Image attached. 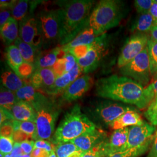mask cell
<instances>
[{
    "label": "cell",
    "mask_w": 157,
    "mask_h": 157,
    "mask_svg": "<svg viewBox=\"0 0 157 157\" xmlns=\"http://www.w3.org/2000/svg\"><path fill=\"white\" fill-rule=\"evenodd\" d=\"M122 17L119 1L115 0L100 1L90 14L88 28L92 29L98 36L107 30L118 26Z\"/></svg>",
    "instance_id": "obj_4"
},
{
    "label": "cell",
    "mask_w": 157,
    "mask_h": 157,
    "mask_svg": "<svg viewBox=\"0 0 157 157\" xmlns=\"http://www.w3.org/2000/svg\"><path fill=\"white\" fill-rule=\"evenodd\" d=\"M48 157H56V154L55 151L52 152Z\"/></svg>",
    "instance_id": "obj_55"
},
{
    "label": "cell",
    "mask_w": 157,
    "mask_h": 157,
    "mask_svg": "<svg viewBox=\"0 0 157 157\" xmlns=\"http://www.w3.org/2000/svg\"><path fill=\"white\" fill-rule=\"evenodd\" d=\"M91 47V44L89 45H78L71 48L67 52H70L77 60H78L86 56L90 50Z\"/></svg>",
    "instance_id": "obj_38"
},
{
    "label": "cell",
    "mask_w": 157,
    "mask_h": 157,
    "mask_svg": "<svg viewBox=\"0 0 157 157\" xmlns=\"http://www.w3.org/2000/svg\"><path fill=\"white\" fill-rule=\"evenodd\" d=\"M19 100H18L15 92L12 91L5 88L1 87L0 91V106L6 110L11 111V110Z\"/></svg>",
    "instance_id": "obj_28"
},
{
    "label": "cell",
    "mask_w": 157,
    "mask_h": 157,
    "mask_svg": "<svg viewBox=\"0 0 157 157\" xmlns=\"http://www.w3.org/2000/svg\"><path fill=\"white\" fill-rule=\"evenodd\" d=\"M34 144H35L34 141L28 140L21 143L20 147L24 154H30L33 150Z\"/></svg>",
    "instance_id": "obj_42"
},
{
    "label": "cell",
    "mask_w": 157,
    "mask_h": 157,
    "mask_svg": "<svg viewBox=\"0 0 157 157\" xmlns=\"http://www.w3.org/2000/svg\"><path fill=\"white\" fill-rule=\"evenodd\" d=\"M149 94L153 100L155 97H157V79L153 81L151 84H149L146 87Z\"/></svg>",
    "instance_id": "obj_46"
},
{
    "label": "cell",
    "mask_w": 157,
    "mask_h": 157,
    "mask_svg": "<svg viewBox=\"0 0 157 157\" xmlns=\"http://www.w3.org/2000/svg\"><path fill=\"white\" fill-rule=\"evenodd\" d=\"M96 128L97 126L82 112L80 106L76 104L66 112L51 139V142L56 145L73 140Z\"/></svg>",
    "instance_id": "obj_3"
},
{
    "label": "cell",
    "mask_w": 157,
    "mask_h": 157,
    "mask_svg": "<svg viewBox=\"0 0 157 157\" xmlns=\"http://www.w3.org/2000/svg\"><path fill=\"white\" fill-rule=\"evenodd\" d=\"M105 139V132L97 127L70 141L76 146L79 150L85 152Z\"/></svg>",
    "instance_id": "obj_14"
},
{
    "label": "cell",
    "mask_w": 157,
    "mask_h": 157,
    "mask_svg": "<svg viewBox=\"0 0 157 157\" xmlns=\"http://www.w3.org/2000/svg\"><path fill=\"white\" fill-rule=\"evenodd\" d=\"M1 82L3 87L13 92H17L26 85L22 78L10 69H6L2 73Z\"/></svg>",
    "instance_id": "obj_25"
},
{
    "label": "cell",
    "mask_w": 157,
    "mask_h": 157,
    "mask_svg": "<svg viewBox=\"0 0 157 157\" xmlns=\"http://www.w3.org/2000/svg\"><path fill=\"white\" fill-rule=\"evenodd\" d=\"M17 157H31V156H30V154H26L23 153L22 154H21V155Z\"/></svg>",
    "instance_id": "obj_54"
},
{
    "label": "cell",
    "mask_w": 157,
    "mask_h": 157,
    "mask_svg": "<svg viewBox=\"0 0 157 157\" xmlns=\"http://www.w3.org/2000/svg\"><path fill=\"white\" fill-rule=\"evenodd\" d=\"M129 131V128L115 130L105 143L107 156L128 150Z\"/></svg>",
    "instance_id": "obj_15"
},
{
    "label": "cell",
    "mask_w": 157,
    "mask_h": 157,
    "mask_svg": "<svg viewBox=\"0 0 157 157\" xmlns=\"http://www.w3.org/2000/svg\"><path fill=\"white\" fill-rule=\"evenodd\" d=\"M152 143H148L138 148H129L122 152H119L109 155L106 157H139L148 151L151 146Z\"/></svg>",
    "instance_id": "obj_32"
},
{
    "label": "cell",
    "mask_w": 157,
    "mask_h": 157,
    "mask_svg": "<svg viewBox=\"0 0 157 157\" xmlns=\"http://www.w3.org/2000/svg\"><path fill=\"white\" fill-rule=\"evenodd\" d=\"M12 139L15 143H21L24 141L32 139L29 136L23 133L21 130L14 131L12 136Z\"/></svg>",
    "instance_id": "obj_43"
},
{
    "label": "cell",
    "mask_w": 157,
    "mask_h": 157,
    "mask_svg": "<svg viewBox=\"0 0 157 157\" xmlns=\"http://www.w3.org/2000/svg\"><path fill=\"white\" fill-rule=\"evenodd\" d=\"M17 1L11 0V1H0V6L1 10L2 11L7 10H12L13 7L17 4Z\"/></svg>",
    "instance_id": "obj_45"
},
{
    "label": "cell",
    "mask_w": 157,
    "mask_h": 157,
    "mask_svg": "<svg viewBox=\"0 0 157 157\" xmlns=\"http://www.w3.org/2000/svg\"><path fill=\"white\" fill-rule=\"evenodd\" d=\"M51 154L44 149L34 148L33 151L30 154L31 157H48Z\"/></svg>",
    "instance_id": "obj_47"
},
{
    "label": "cell",
    "mask_w": 157,
    "mask_h": 157,
    "mask_svg": "<svg viewBox=\"0 0 157 157\" xmlns=\"http://www.w3.org/2000/svg\"><path fill=\"white\" fill-rule=\"evenodd\" d=\"M95 92L101 98L135 105L140 109L148 107L152 100L141 84L133 79L116 75L98 79L95 83Z\"/></svg>",
    "instance_id": "obj_1"
},
{
    "label": "cell",
    "mask_w": 157,
    "mask_h": 157,
    "mask_svg": "<svg viewBox=\"0 0 157 157\" xmlns=\"http://www.w3.org/2000/svg\"><path fill=\"white\" fill-rule=\"evenodd\" d=\"M150 39L157 41V26H155L150 31Z\"/></svg>",
    "instance_id": "obj_52"
},
{
    "label": "cell",
    "mask_w": 157,
    "mask_h": 157,
    "mask_svg": "<svg viewBox=\"0 0 157 157\" xmlns=\"http://www.w3.org/2000/svg\"><path fill=\"white\" fill-rule=\"evenodd\" d=\"M107 139L96 146L93 147L90 150L83 152L81 157H106L107 152L105 149V143Z\"/></svg>",
    "instance_id": "obj_34"
},
{
    "label": "cell",
    "mask_w": 157,
    "mask_h": 157,
    "mask_svg": "<svg viewBox=\"0 0 157 157\" xmlns=\"http://www.w3.org/2000/svg\"><path fill=\"white\" fill-rule=\"evenodd\" d=\"M137 110L135 107L110 101L91 103L84 109L85 114L97 127L109 126L117 118L129 111Z\"/></svg>",
    "instance_id": "obj_5"
},
{
    "label": "cell",
    "mask_w": 157,
    "mask_h": 157,
    "mask_svg": "<svg viewBox=\"0 0 157 157\" xmlns=\"http://www.w3.org/2000/svg\"><path fill=\"white\" fill-rule=\"evenodd\" d=\"M61 15L59 44L66 45L87 28L94 1L91 0L58 1Z\"/></svg>",
    "instance_id": "obj_2"
},
{
    "label": "cell",
    "mask_w": 157,
    "mask_h": 157,
    "mask_svg": "<svg viewBox=\"0 0 157 157\" xmlns=\"http://www.w3.org/2000/svg\"><path fill=\"white\" fill-rule=\"evenodd\" d=\"M154 1L157 3V0H154Z\"/></svg>",
    "instance_id": "obj_58"
},
{
    "label": "cell",
    "mask_w": 157,
    "mask_h": 157,
    "mask_svg": "<svg viewBox=\"0 0 157 157\" xmlns=\"http://www.w3.org/2000/svg\"><path fill=\"white\" fill-rule=\"evenodd\" d=\"M147 157H157V130L155 133V136L152 143L151 150Z\"/></svg>",
    "instance_id": "obj_49"
},
{
    "label": "cell",
    "mask_w": 157,
    "mask_h": 157,
    "mask_svg": "<svg viewBox=\"0 0 157 157\" xmlns=\"http://www.w3.org/2000/svg\"><path fill=\"white\" fill-rule=\"evenodd\" d=\"M19 101H25L30 104L36 110L49 100L48 97L41 94L32 85H25L15 92Z\"/></svg>",
    "instance_id": "obj_18"
},
{
    "label": "cell",
    "mask_w": 157,
    "mask_h": 157,
    "mask_svg": "<svg viewBox=\"0 0 157 157\" xmlns=\"http://www.w3.org/2000/svg\"><path fill=\"white\" fill-rule=\"evenodd\" d=\"M15 142L13 139L1 136L0 137V155L1 157H6L11 154L13 149Z\"/></svg>",
    "instance_id": "obj_36"
},
{
    "label": "cell",
    "mask_w": 157,
    "mask_h": 157,
    "mask_svg": "<svg viewBox=\"0 0 157 157\" xmlns=\"http://www.w3.org/2000/svg\"><path fill=\"white\" fill-rule=\"evenodd\" d=\"M37 139H51L55 132L56 121L61 112L59 105L49 99L36 110Z\"/></svg>",
    "instance_id": "obj_6"
},
{
    "label": "cell",
    "mask_w": 157,
    "mask_h": 157,
    "mask_svg": "<svg viewBox=\"0 0 157 157\" xmlns=\"http://www.w3.org/2000/svg\"><path fill=\"white\" fill-rule=\"evenodd\" d=\"M149 13L154 18L155 22L157 21V3L154 1V3L152 4L151 7L149 11Z\"/></svg>",
    "instance_id": "obj_51"
},
{
    "label": "cell",
    "mask_w": 157,
    "mask_h": 157,
    "mask_svg": "<svg viewBox=\"0 0 157 157\" xmlns=\"http://www.w3.org/2000/svg\"><path fill=\"white\" fill-rule=\"evenodd\" d=\"M155 26H157V21H156V22H155Z\"/></svg>",
    "instance_id": "obj_57"
},
{
    "label": "cell",
    "mask_w": 157,
    "mask_h": 157,
    "mask_svg": "<svg viewBox=\"0 0 157 157\" xmlns=\"http://www.w3.org/2000/svg\"><path fill=\"white\" fill-rule=\"evenodd\" d=\"M13 121H8L1 124V136L12 139V136L14 132L12 124Z\"/></svg>",
    "instance_id": "obj_40"
},
{
    "label": "cell",
    "mask_w": 157,
    "mask_h": 157,
    "mask_svg": "<svg viewBox=\"0 0 157 157\" xmlns=\"http://www.w3.org/2000/svg\"><path fill=\"white\" fill-rule=\"evenodd\" d=\"M144 122L137 110L129 111L115 120L109 126L114 130L141 125Z\"/></svg>",
    "instance_id": "obj_20"
},
{
    "label": "cell",
    "mask_w": 157,
    "mask_h": 157,
    "mask_svg": "<svg viewBox=\"0 0 157 157\" xmlns=\"http://www.w3.org/2000/svg\"><path fill=\"white\" fill-rule=\"evenodd\" d=\"M82 73V70L77 63L71 71L57 78L52 86L46 91L45 93L50 95H57L60 93L62 94L74 81L81 76Z\"/></svg>",
    "instance_id": "obj_17"
},
{
    "label": "cell",
    "mask_w": 157,
    "mask_h": 157,
    "mask_svg": "<svg viewBox=\"0 0 157 157\" xmlns=\"http://www.w3.org/2000/svg\"><path fill=\"white\" fill-rule=\"evenodd\" d=\"M149 40L145 33H139L132 36L124 45L118 57V67L120 69L124 67L140 54L147 47Z\"/></svg>",
    "instance_id": "obj_11"
},
{
    "label": "cell",
    "mask_w": 157,
    "mask_h": 157,
    "mask_svg": "<svg viewBox=\"0 0 157 157\" xmlns=\"http://www.w3.org/2000/svg\"><path fill=\"white\" fill-rule=\"evenodd\" d=\"M39 23L43 39V47L58 42L59 43L61 30V15L59 10L43 9L36 16Z\"/></svg>",
    "instance_id": "obj_7"
},
{
    "label": "cell",
    "mask_w": 157,
    "mask_h": 157,
    "mask_svg": "<svg viewBox=\"0 0 157 157\" xmlns=\"http://www.w3.org/2000/svg\"><path fill=\"white\" fill-rule=\"evenodd\" d=\"M121 73L125 77L133 78L143 86L147 84L151 76L148 47H147L132 61L121 68Z\"/></svg>",
    "instance_id": "obj_8"
},
{
    "label": "cell",
    "mask_w": 157,
    "mask_h": 157,
    "mask_svg": "<svg viewBox=\"0 0 157 157\" xmlns=\"http://www.w3.org/2000/svg\"><path fill=\"white\" fill-rule=\"evenodd\" d=\"M157 79V71L156 73H155V75L153 76V78H152V82L155 81Z\"/></svg>",
    "instance_id": "obj_56"
},
{
    "label": "cell",
    "mask_w": 157,
    "mask_h": 157,
    "mask_svg": "<svg viewBox=\"0 0 157 157\" xmlns=\"http://www.w3.org/2000/svg\"><path fill=\"white\" fill-rule=\"evenodd\" d=\"M40 2V1H17V4L12 10V17L17 22H21L29 15L33 13L35 8Z\"/></svg>",
    "instance_id": "obj_23"
},
{
    "label": "cell",
    "mask_w": 157,
    "mask_h": 157,
    "mask_svg": "<svg viewBox=\"0 0 157 157\" xmlns=\"http://www.w3.org/2000/svg\"><path fill=\"white\" fill-rule=\"evenodd\" d=\"M93 84V78L90 75L80 76L62 93L61 100L72 102L78 100L90 90Z\"/></svg>",
    "instance_id": "obj_13"
},
{
    "label": "cell",
    "mask_w": 157,
    "mask_h": 157,
    "mask_svg": "<svg viewBox=\"0 0 157 157\" xmlns=\"http://www.w3.org/2000/svg\"><path fill=\"white\" fill-rule=\"evenodd\" d=\"M35 71L36 68L33 64L24 62L18 68L17 75L22 79L29 78L32 77Z\"/></svg>",
    "instance_id": "obj_37"
},
{
    "label": "cell",
    "mask_w": 157,
    "mask_h": 157,
    "mask_svg": "<svg viewBox=\"0 0 157 157\" xmlns=\"http://www.w3.org/2000/svg\"><path fill=\"white\" fill-rule=\"evenodd\" d=\"M19 25L17 20L11 17L6 24L0 28L1 39L6 45H10L19 37Z\"/></svg>",
    "instance_id": "obj_24"
},
{
    "label": "cell",
    "mask_w": 157,
    "mask_h": 157,
    "mask_svg": "<svg viewBox=\"0 0 157 157\" xmlns=\"http://www.w3.org/2000/svg\"><path fill=\"white\" fill-rule=\"evenodd\" d=\"M156 128L144 122L141 125L129 128L128 149L138 148L153 142Z\"/></svg>",
    "instance_id": "obj_12"
},
{
    "label": "cell",
    "mask_w": 157,
    "mask_h": 157,
    "mask_svg": "<svg viewBox=\"0 0 157 157\" xmlns=\"http://www.w3.org/2000/svg\"><path fill=\"white\" fill-rule=\"evenodd\" d=\"M55 144L52 143L45 140H37L35 141L34 144V148L44 149L50 154L55 151Z\"/></svg>",
    "instance_id": "obj_41"
},
{
    "label": "cell",
    "mask_w": 157,
    "mask_h": 157,
    "mask_svg": "<svg viewBox=\"0 0 157 157\" xmlns=\"http://www.w3.org/2000/svg\"><path fill=\"white\" fill-rule=\"evenodd\" d=\"M106 34L98 36L91 44L90 50L85 57L77 60L82 73L86 75L94 71L99 65L107 50Z\"/></svg>",
    "instance_id": "obj_9"
},
{
    "label": "cell",
    "mask_w": 157,
    "mask_h": 157,
    "mask_svg": "<svg viewBox=\"0 0 157 157\" xmlns=\"http://www.w3.org/2000/svg\"><path fill=\"white\" fill-rule=\"evenodd\" d=\"M148 52L150 63V71L152 75H154L157 71V41L149 40L148 43Z\"/></svg>",
    "instance_id": "obj_33"
},
{
    "label": "cell",
    "mask_w": 157,
    "mask_h": 157,
    "mask_svg": "<svg viewBox=\"0 0 157 157\" xmlns=\"http://www.w3.org/2000/svg\"><path fill=\"white\" fill-rule=\"evenodd\" d=\"M61 52V47L60 46L52 49H45V50L41 51L34 64L36 70L53 67L59 59L58 56Z\"/></svg>",
    "instance_id": "obj_21"
},
{
    "label": "cell",
    "mask_w": 157,
    "mask_h": 157,
    "mask_svg": "<svg viewBox=\"0 0 157 157\" xmlns=\"http://www.w3.org/2000/svg\"><path fill=\"white\" fill-rule=\"evenodd\" d=\"M19 37L24 42L40 50L43 46V39L39 23L33 14L29 15L19 22Z\"/></svg>",
    "instance_id": "obj_10"
},
{
    "label": "cell",
    "mask_w": 157,
    "mask_h": 157,
    "mask_svg": "<svg viewBox=\"0 0 157 157\" xmlns=\"http://www.w3.org/2000/svg\"><path fill=\"white\" fill-rule=\"evenodd\" d=\"M56 78L52 67L42 68L35 71L30 78V82L36 89H42L45 92L52 86Z\"/></svg>",
    "instance_id": "obj_16"
},
{
    "label": "cell",
    "mask_w": 157,
    "mask_h": 157,
    "mask_svg": "<svg viewBox=\"0 0 157 157\" xmlns=\"http://www.w3.org/2000/svg\"><path fill=\"white\" fill-rule=\"evenodd\" d=\"M14 131L21 130L28 135L33 140L37 139V126L33 122L19 121L13 120L12 122Z\"/></svg>",
    "instance_id": "obj_29"
},
{
    "label": "cell",
    "mask_w": 157,
    "mask_h": 157,
    "mask_svg": "<svg viewBox=\"0 0 157 157\" xmlns=\"http://www.w3.org/2000/svg\"><path fill=\"white\" fill-rule=\"evenodd\" d=\"M23 153V152L20 147V143H15L13 149L11 152V154L6 155V157H17L22 154Z\"/></svg>",
    "instance_id": "obj_50"
},
{
    "label": "cell",
    "mask_w": 157,
    "mask_h": 157,
    "mask_svg": "<svg viewBox=\"0 0 157 157\" xmlns=\"http://www.w3.org/2000/svg\"><path fill=\"white\" fill-rule=\"evenodd\" d=\"M14 44L20 51L24 62L33 64L34 65L41 50L24 42L19 37L14 42Z\"/></svg>",
    "instance_id": "obj_26"
},
{
    "label": "cell",
    "mask_w": 157,
    "mask_h": 157,
    "mask_svg": "<svg viewBox=\"0 0 157 157\" xmlns=\"http://www.w3.org/2000/svg\"><path fill=\"white\" fill-rule=\"evenodd\" d=\"M153 3V0H136L135 6L139 13L145 14L149 13V11Z\"/></svg>",
    "instance_id": "obj_39"
},
{
    "label": "cell",
    "mask_w": 157,
    "mask_h": 157,
    "mask_svg": "<svg viewBox=\"0 0 157 157\" xmlns=\"http://www.w3.org/2000/svg\"><path fill=\"white\" fill-rule=\"evenodd\" d=\"M6 59L9 67L15 73L19 67L24 62L19 48L15 44L8 45L6 49Z\"/></svg>",
    "instance_id": "obj_27"
},
{
    "label": "cell",
    "mask_w": 157,
    "mask_h": 157,
    "mask_svg": "<svg viewBox=\"0 0 157 157\" xmlns=\"http://www.w3.org/2000/svg\"><path fill=\"white\" fill-rule=\"evenodd\" d=\"M10 112L14 120L30 121L36 123L37 113L30 104L25 101H19L12 107Z\"/></svg>",
    "instance_id": "obj_19"
},
{
    "label": "cell",
    "mask_w": 157,
    "mask_h": 157,
    "mask_svg": "<svg viewBox=\"0 0 157 157\" xmlns=\"http://www.w3.org/2000/svg\"><path fill=\"white\" fill-rule=\"evenodd\" d=\"M144 116L150 124L157 128V97L152 100L147 107Z\"/></svg>",
    "instance_id": "obj_35"
},
{
    "label": "cell",
    "mask_w": 157,
    "mask_h": 157,
    "mask_svg": "<svg viewBox=\"0 0 157 157\" xmlns=\"http://www.w3.org/2000/svg\"><path fill=\"white\" fill-rule=\"evenodd\" d=\"M80 151L71 141L58 143L55 147L56 157H71L76 152Z\"/></svg>",
    "instance_id": "obj_31"
},
{
    "label": "cell",
    "mask_w": 157,
    "mask_h": 157,
    "mask_svg": "<svg viewBox=\"0 0 157 157\" xmlns=\"http://www.w3.org/2000/svg\"><path fill=\"white\" fill-rule=\"evenodd\" d=\"M98 36H100L95 33L92 29L87 27L67 44L60 47H61L62 52L65 54L71 48L78 45H89L92 44Z\"/></svg>",
    "instance_id": "obj_22"
},
{
    "label": "cell",
    "mask_w": 157,
    "mask_h": 157,
    "mask_svg": "<svg viewBox=\"0 0 157 157\" xmlns=\"http://www.w3.org/2000/svg\"><path fill=\"white\" fill-rule=\"evenodd\" d=\"M155 26V22L151 15L148 13L141 14L135 24L136 30L140 32H150Z\"/></svg>",
    "instance_id": "obj_30"
},
{
    "label": "cell",
    "mask_w": 157,
    "mask_h": 157,
    "mask_svg": "<svg viewBox=\"0 0 157 157\" xmlns=\"http://www.w3.org/2000/svg\"><path fill=\"white\" fill-rule=\"evenodd\" d=\"M83 152L81 151H78L76 152H75L73 154H72L71 157H81L82 154Z\"/></svg>",
    "instance_id": "obj_53"
},
{
    "label": "cell",
    "mask_w": 157,
    "mask_h": 157,
    "mask_svg": "<svg viewBox=\"0 0 157 157\" xmlns=\"http://www.w3.org/2000/svg\"><path fill=\"white\" fill-rule=\"evenodd\" d=\"M14 120L11 112L5 109L1 108L0 110V124H2L6 121Z\"/></svg>",
    "instance_id": "obj_44"
},
{
    "label": "cell",
    "mask_w": 157,
    "mask_h": 157,
    "mask_svg": "<svg viewBox=\"0 0 157 157\" xmlns=\"http://www.w3.org/2000/svg\"><path fill=\"white\" fill-rule=\"evenodd\" d=\"M11 12L8 10L1 11L0 13V28L3 26L11 17Z\"/></svg>",
    "instance_id": "obj_48"
}]
</instances>
